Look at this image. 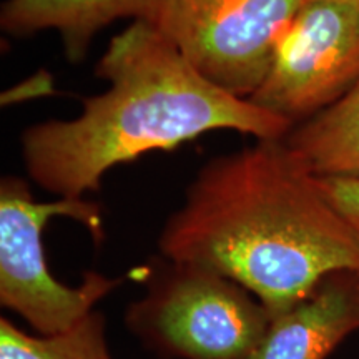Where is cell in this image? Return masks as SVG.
<instances>
[{
  "instance_id": "7c38bea8",
  "label": "cell",
  "mask_w": 359,
  "mask_h": 359,
  "mask_svg": "<svg viewBox=\"0 0 359 359\" xmlns=\"http://www.w3.org/2000/svg\"><path fill=\"white\" fill-rule=\"evenodd\" d=\"M336 2H344V4H349V6L359 8V0H336Z\"/></svg>"
},
{
  "instance_id": "9c48e42d",
  "label": "cell",
  "mask_w": 359,
  "mask_h": 359,
  "mask_svg": "<svg viewBox=\"0 0 359 359\" xmlns=\"http://www.w3.org/2000/svg\"><path fill=\"white\" fill-rule=\"evenodd\" d=\"M283 143L316 178H359V80L326 110L294 125Z\"/></svg>"
},
{
  "instance_id": "30bf717a",
  "label": "cell",
  "mask_w": 359,
  "mask_h": 359,
  "mask_svg": "<svg viewBox=\"0 0 359 359\" xmlns=\"http://www.w3.org/2000/svg\"><path fill=\"white\" fill-rule=\"evenodd\" d=\"M0 359H114L107 346L105 318L92 311L69 330L32 336L0 320Z\"/></svg>"
},
{
  "instance_id": "277c9868",
  "label": "cell",
  "mask_w": 359,
  "mask_h": 359,
  "mask_svg": "<svg viewBox=\"0 0 359 359\" xmlns=\"http://www.w3.org/2000/svg\"><path fill=\"white\" fill-rule=\"evenodd\" d=\"M82 223L97 243L105 238L100 205L85 198L37 201L19 177L0 183V303L20 314L42 336L62 333L95 311V304L122 285L123 278L85 273L79 286L57 281L48 269L42 231L48 219Z\"/></svg>"
},
{
  "instance_id": "3957f363",
  "label": "cell",
  "mask_w": 359,
  "mask_h": 359,
  "mask_svg": "<svg viewBox=\"0 0 359 359\" xmlns=\"http://www.w3.org/2000/svg\"><path fill=\"white\" fill-rule=\"evenodd\" d=\"M145 275L125 325L165 359H246L271 321L258 298L212 269L160 257Z\"/></svg>"
},
{
  "instance_id": "7a4b0ae2",
  "label": "cell",
  "mask_w": 359,
  "mask_h": 359,
  "mask_svg": "<svg viewBox=\"0 0 359 359\" xmlns=\"http://www.w3.org/2000/svg\"><path fill=\"white\" fill-rule=\"evenodd\" d=\"M109 88L72 120L25 128L29 178L60 198L97 191L105 173L155 150H173L217 130L283 140L293 125L206 80L156 27L135 20L110 40L95 67Z\"/></svg>"
},
{
  "instance_id": "8992f818",
  "label": "cell",
  "mask_w": 359,
  "mask_h": 359,
  "mask_svg": "<svg viewBox=\"0 0 359 359\" xmlns=\"http://www.w3.org/2000/svg\"><path fill=\"white\" fill-rule=\"evenodd\" d=\"M359 80V8L306 0L278 39L266 77L248 100L291 125L306 122Z\"/></svg>"
},
{
  "instance_id": "6da1fadb",
  "label": "cell",
  "mask_w": 359,
  "mask_h": 359,
  "mask_svg": "<svg viewBox=\"0 0 359 359\" xmlns=\"http://www.w3.org/2000/svg\"><path fill=\"white\" fill-rule=\"evenodd\" d=\"M160 255L238 283L276 316L326 276L359 273V240L283 140L215 156L167 219Z\"/></svg>"
},
{
  "instance_id": "ba28073f",
  "label": "cell",
  "mask_w": 359,
  "mask_h": 359,
  "mask_svg": "<svg viewBox=\"0 0 359 359\" xmlns=\"http://www.w3.org/2000/svg\"><path fill=\"white\" fill-rule=\"evenodd\" d=\"M158 4L160 0H6L0 27L12 37L55 30L70 64H80L100 30L120 19L154 24Z\"/></svg>"
},
{
  "instance_id": "8fae6325",
  "label": "cell",
  "mask_w": 359,
  "mask_h": 359,
  "mask_svg": "<svg viewBox=\"0 0 359 359\" xmlns=\"http://www.w3.org/2000/svg\"><path fill=\"white\" fill-rule=\"evenodd\" d=\"M323 193L359 240V178H318Z\"/></svg>"
},
{
  "instance_id": "5b68a950",
  "label": "cell",
  "mask_w": 359,
  "mask_h": 359,
  "mask_svg": "<svg viewBox=\"0 0 359 359\" xmlns=\"http://www.w3.org/2000/svg\"><path fill=\"white\" fill-rule=\"evenodd\" d=\"M306 0H160L154 27L206 80L250 98Z\"/></svg>"
},
{
  "instance_id": "52a82bcc",
  "label": "cell",
  "mask_w": 359,
  "mask_h": 359,
  "mask_svg": "<svg viewBox=\"0 0 359 359\" xmlns=\"http://www.w3.org/2000/svg\"><path fill=\"white\" fill-rule=\"evenodd\" d=\"M358 330L359 273L338 271L273 316L246 359H326Z\"/></svg>"
}]
</instances>
